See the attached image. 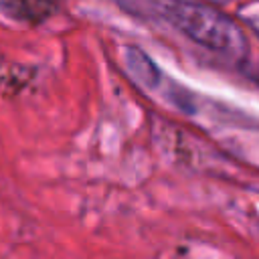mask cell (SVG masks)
<instances>
[{
    "label": "cell",
    "instance_id": "obj_1",
    "mask_svg": "<svg viewBox=\"0 0 259 259\" xmlns=\"http://www.w3.org/2000/svg\"><path fill=\"white\" fill-rule=\"evenodd\" d=\"M166 16L188 38L210 51L229 57H239L247 51V42L239 26L219 10L192 2H170L166 6Z\"/></svg>",
    "mask_w": 259,
    "mask_h": 259
},
{
    "label": "cell",
    "instance_id": "obj_2",
    "mask_svg": "<svg viewBox=\"0 0 259 259\" xmlns=\"http://www.w3.org/2000/svg\"><path fill=\"white\" fill-rule=\"evenodd\" d=\"M208 2H229V0H208Z\"/></svg>",
    "mask_w": 259,
    "mask_h": 259
}]
</instances>
